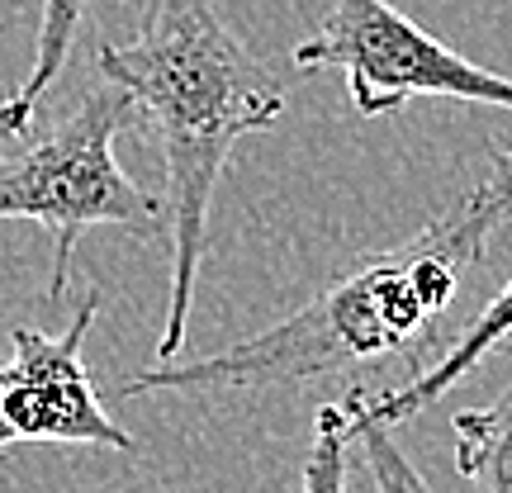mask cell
Instances as JSON below:
<instances>
[{"mask_svg": "<svg viewBox=\"0 0 512 493\" xmlns=\"http://www.w3.org/2000/svg\"><path fill=\"white\" fill-rule=\"evenodd\" d=\"M508 219L512 143H494L479 181L408 242L361 256L347 275H337L328 290H318L304 309L285 313L266 332L242 337L200 361H157L152 370H138L133 380L119 384V394L143 399L162 389H271L366 370L399 356H408L418 370V351L432 342L470 266L484 261L494 233Z\"/></svg>", "mask_w": 512, "mask_h": 493, "instance_id": "cell-1", "label": "cell"}, {"mask_svg": "<svg viewBox=\"0 0 512 493\" xmlns=\"http://www.w3.org/2000/svg\"><path fill=\"white\" fill-rule=\"evenodd\" d=\"M95 67L133 100L162 147L171 299L157 361H176L209 242V204L233 147L285 119V91L214 0H152L133 43H95Z\"/></svg>", "mask_w": 512, "mask_h": 493, "instance_id": "cell-2", "label": "cell"}, {"mask_svg": "<svg viewBox=\"0 0 512 493\" xmlns=\"http://www.w3.org/2000/svg\"><path fill=\"white\" fill-rule=\"evenodd\" d=\"M133 100L114 81L95 86L38 143L0 162V219H34L53 233L48 299L67 294L72 252L86 228H124L128 238H166V209L124 176L114 138L133 124Z\"/></svg>", "mask_w": 512, "mask_h": 493, "instance_id": "cell-3", "label": "cell"}, {"mask_svg": "<svg viewBox=\"0 0 512 493\" xmlns=\"http://www.w3.org/2000/svg\"><path fill=\"white\" fill-rule=\"evenodd\" d=\"M299 72H342L361 119H380L422 95L512 110V76L465 62L389 0H337L332 15L294 48Z\"/></svg>", "mask_w": 512, "mask_h": 493, "instance_id": "cell-4", "label": "cell"}, {"mask_svg": "<svg viewBox=\"0 0 512 493\" xmlns=\"http://www.w3.org/2000/svg\"><path fill=\"white\" fill-rule=\"evenodd\" d=\"M100 318V294L86 304L62 332L15 328V351L0 361V456L24 441H72V446H105L133 456L138 441L105 413L86 375V337Z\"/></svg>", "mask_w": 512, "mask_h": 493, "instance_id": "cell-5", "label": "cell"}, {"mask_svg": "<svg viewBox=\"0 0 512 493\" xmlns=\"http://www.w3.org/2000/svg\"><path fill=\"white\" fill-rule=\"evenodd\" d=\"M508 337H512V280L456 332V337H451V347L441 351L432 366H418L408 380L384 384V389H361V384H351L347 394L337 399L342 413H347V427L351 432H356L361 422L399 427V422L418 418L427 403H437L441 394H451L465 375H475V366H484Z\"/></svg>", "mask_w": 512, "mask_h": 493, "instance_id": "cell-6", "label": "cell"}, {"mask_svg": "<svg viewBox=\"0 0 512 493\" xmlns=\"http://www.w3.org/2000/svg\"><path fill=\"white\" fill-rule=\"evenodd\" d=\"M95 0H43V15H38V38H34V67L19 81L15 91L0 100V133L19 138L24 128L34 124L38 105L48 100V91L57 86V76L67 67V57L76 48V34L91 15Z\"/></svg>", "mask_w": 512, "mask_h": 493, "instance_id": "cell-7", "label": "cell"}, {"mask_svg": "<svg viewBox=\"0 0 512 493\" xmlns=\"http://www.w3.org/2000/svg\"><path fill=\"white\" fill-rule=\"evenodd\" d=\"M456 470L475 493H512V384L489 408H465L451 418Z\"/></svg>", "mask_w": 512, "mask_h": 493, "instance_id": "cell-8", "label": "cell"}, {"mask_svg": "<svg viewBox=\"0 0 512 493\" xmlns=\"http://www.w3.org/2000/svg\"><path fill=\"white\" fill-rule=\"evenodd\" d=\"M351 441H356V432L347 427L342 403H318L299 493H347V446Z\"/></svg>", "mask_w": 512, "mask_h": 493, "instance_id": "cell-9", "label": "cell"}, {"mask_svg": "<svg viewBox=\"0 0 512 493\" xmlns=\"http://www.w3.org/2000/svg\"><path fill=\"white\" fill-rule=\"evenodd\" d=\"M356 441H361V451H366L375 493H432V484L413 470V460L399 451V441L389 437L384 422H361V427H356Z\"/></svg>", "mask_w": 512, "mask_h": 493, "instance_id": "cell-10", "label": "cell"}]
</instances>
